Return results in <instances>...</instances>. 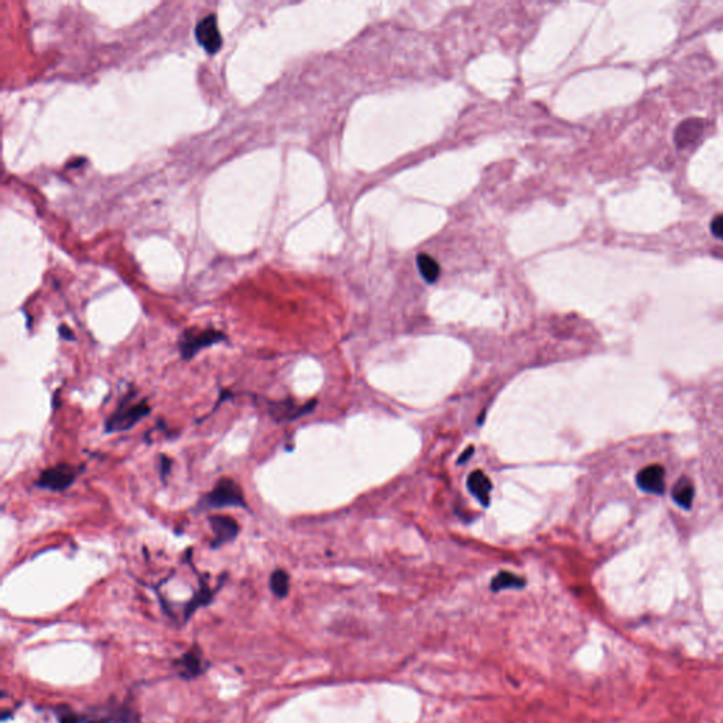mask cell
<instances>
[{
    "mask_svg": "<svg viewBox=\"0 0 723 723\" xmlns=\"http://www.w3.org/2000/svg\"><path fill=\"white\" fill-rule=\"evenodd\" d=\"M222 507H243L247 509L241 487L231 478H222L207 493L198 503V509H222Z\"/></svg>",
    "mask_w": 723,
    "mask_h": 723,
    "instance_id": "6da1fadb",
    "label": "cell"
},
{
    "mask_svg": "<svg viewBox=\"0 0 723 723\" xmlns=\"http://www.w3.org/2000/svg\"><path fill=\"white\" fill-rule=\"evenodd\" d=\"M150 411H152V408L146 400L130 404L129 399L126 397L118 405V408L113 411V414L106 420L105 432L115 434V432L129 431L140 420L147 417L150 414Z\"/></svg>",
    "mask_w": 723,
    "mask_h": 723,
    "instance_id": "7a4b0ae2",
    "label": "cell"
},
{
    "mask_svg": "<svg viewBox=\"0 0 723 723\" xmlns=\"http://www.w3.org/2000/svg\"><path fill=\"white\" fill-rule=\"evenodd\" d=\"M227 340V335L217 329H197L189 328L185 329L178 339V350L184 360H189L195 358L198 352L205 348H209L215 343Z\"/></svg>",
    "mask_w": 723,
    "mask_h": 723,
    "instance_id": "3957f363",
    "label": "cell"
},
{
    "mask_svg": "<svg viewBox=\"0 0 723 723\" xmlns=\"http://www.w3.org/2000/svg\"><path fill=\"white\" fill-rule=\"evenodd\" d=\"M80 474V469L73 465L58 464L56 467L43 471L36 482V486L44 490L63 491L76 482Z\"/></svg>",
    "mask_w": 723,
    "mask_h": 723,
    "instance_id": "277c9868",
    "label": "cell"
},
{
    "mask_svg": "<svg viewBox=\"0 0 723 723\" xmlns=\"http://www.w3.org/2000/svg\"><path fill=\"white\" fill-rule=\"evenodd\" d=\"M195 38L198 44L208 53L217 54L222 47V36L218 26V19L215 14H208L202 17L195 26Z\"/></svg>",
    "mask_w": 723,
    "mask_h": 723,
    "instance_id": "5b68a950",
    "label": "cell"
},
{
    "mask_svg": "<svg viewBox=\"0 0 723 723\" xmlns=\"http://www.w3.org/2000/svg\"><path fill=\"white\" fill-rule=\"evenodd\" d=\"M209 524L215 534L211 548H219L221 546L234 541L241 531L239 524L229 516H211Z\"/></svg>",
    "mask_w": 723,
    "mask_h": 723,
    "instance_id": "8992f818",
    "label": "cell"
},
{
    "mask_svg": "<svg viewBox=\"0 0 723 723\" xmlns=\"http://www.w3.org/2000/svg\"><path fill=\"white\" fill-rule=\"evenodd\" d=\"M665 471L661 465L645 467L638 474V484L647 493L662 494L665 490Z\"/></svg>",
    "mask_w": 723,
    "mask_h": 723,
    "instance_id": "52a82bcc",
    "label": "cell"
},
{
    "mask_svg": "<svg viewBox=\"0 0 723 723\" xmlns=\"http://www.w3.org/2000/svg\"><path fill=\"white\" fill-rule=\"evenodd\" d=\"M316 402L306 404V405H296L293 402H273L270 408V414L274 417L276 421H293L298 417L308 414L314 410Z\"/></svg>",
    "mask_w": 723,
    "mask_h": 723,
    "instance_id": "ba28073f",
    "label": "cell"
},
{
    "mask_svg": "<svg viewBox=\"0 0 723 723\" xmlns=\"http://www.w3.org/2000/svg\"><path fill=\"white\" fill-rule=\"evenodd\" d=\"M468 487L471 493L482 503L487 506L490 501V491L493 484L490 479L483 474L482 471H474L468 478Z\"/></svg>",
    "mask_w": 723,
    "mask_h": 723,
    "instance_id": "9c48e42d",
    "label": "cell"
},
{
    "mask_svg": "<svg viewBox=\"0 0 723 723\" xmlns=\"http://www.w3.org/2000/svg\"><path fill=\"white\" fill-rule=\"evenodd\" d=\"M417 267H418V271H420L421 277L427 283L432 284V283H435L439 279L441 267H439L438 261L432 256H430L427 253H420L417 256Z\"/></svg>",
    "mask_w": 723,
    "mask_h": 723,
    "instance_id": "30bf717a",
    "label": "cell"
},
{
    "mask_svg": "<svg viewBox=\"0 0 723 723\" xmlns=\"http://www.w3.org/2000/svg\"><path fill=\"white\" fill-rule=\"evenodd\" d=\"M694 496H695V487H694V483L691 482L690 479L684 478L674 484L672 499L682 509L691 507Z\"/></svg>",
    "mask_w": 723,
    "mask_h": 723,
    "instance_id": "8fae6325",
    "label": "cell"
},
{
    "mask_svg": "<svg viewBox=\"0 0 723 723\" xmlns=\"http://www.w3.org/2000/svg\"><path fill=\"white\" fill-rule=\"evenodd\" d=\"M526 585V581L511 572H507V571H503V572H499L491 583H490V589L493 592H499L501 589H510V588H514V589H521L523 586Z\"/></svg>",
    "mask_w": 723,
    "mask_h": 723,
    "instance_id": "7c38bea8",
    "label": "cell"
},
{
    "mask_svg": "<svg viewBox=\"0 0 723 723\" xmlns=\"http://www.w3.org/2000/svg\"><path fill=\"white\" fill-rule=\"evenodd\" d=\"M199 655H201L199 652L191 650L187 654H184V657L180 660L178 665L184 677H195L202 671V660Z\"/></svg>",
    "mask_w": 723,
    "mask_h": 723,
    "instance_id": "4fadbf2b",
    "label": "cell"
},
{
    "mask_svg": "<svg viewBox=\"0 0 723 723\" xmlns=\"http://www.w3.org/2000/svg\"><path fill=\"white\" fill-rule=\"evenodd\" d=\"M270 589L271 592L283 599L287 596L290 591V576L284 569H276L270 576Z\"/></svg>",
    "mask_w": 723,
    "mask_h": 723,
    "instance_id": "5bb4252c",
    "label": "cell"
},
{
    "mask_svg": "<svg viewBox=\"0 0 723 723\" xmlns=\"http://www.w3.org/2000/svg\"><path fill=\"white\" fill-rule=\"evenodd\" d=\"M60 723H103L100 721H93L90 718H85V717H78L73 712H66L63 715H60Z\"/></svg>",
    "mask_w": 723,
    "mask_h": 723,
    "instance_id": "9a60e30c",
    "label": "cell"
},
{
    "mask_svg": "<svg viewBox=\"0 0 723 723\" xmlns=\"http://www.w3.org/2000/svg\"><path fill=\"white\" fill-rule=\"evenodd\" d=\"M711 232L714 234L715 238L723 241V215L717 217L712 224H711Z\"/></svg>",
    "mask_w": 723,
    "mask_h": 723,
    "instance_id": "2e32d148",
    "label": "cell"
},
{
    "mask_svg": "<svg viewBox=\"0 0 723 723\" xmlns=\"http://www.w3.org/2000/svg\"><path fill=\"white\" fill-rule=\"evenodd\" d=\"M170 469H171V459H170V458H167L165 455H161L160 475L162 481H164V479H165V477L170 474Z\"/></svg>",
    "mask_w": 723,
    "mask_h": 723,
    "instance_id": "e0dca14e",
    "label": "cell"
},
{
    "mask_svg": "<svg viewBox=\"0 0 723 723\" xmlns=\"http://www.w3.org/2000/svg\"><path fill=\"white\" fill-rule=\"evenodd\" d=\"M60 335H61V338H64V339H67V340H74V339H76L74 332H73L68 326H66V325H61V326H60Z\"/></svg>",
    "mask_w": 723,
    "mask_h": 723,
    "instance_id": "ac0fdd59",
    "label": "cell"
},
{
    "mask_svg": "<svg viewBox=\"0 0 723 723\" xmlns=\"http://www.w3.org/2000/svg\"><path fill=\"white\" fill-rule=\"evenodd\" d=\"M474 452H475V448H474V447H469V448H468V449L462 454V457H461V459L458 461V464H465L468 459H471V457L474 455Z\"/></svg>",
    "mask_w": 723,
    "mask_h": 723,
    "instance_id": "d6986e66",
    "label": "cell"
}]
</instances>
